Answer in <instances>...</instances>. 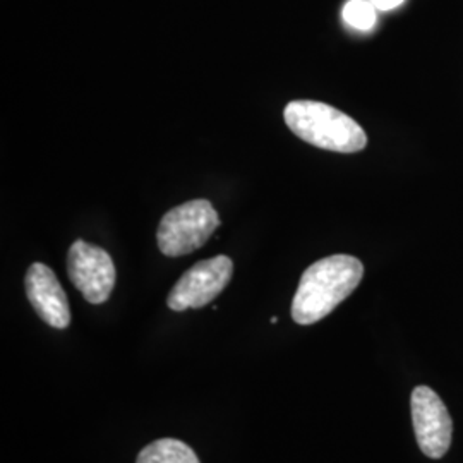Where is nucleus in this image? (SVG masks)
I'll return each mask as SVG.
<instances>
[{
	"mask_svg": "<svg viewBox=\"0 0 463 463\" xmlns=\"http://www.w3.org/2000/svg\"><path fill=\"white\" fill-rule=\"evenodd\" d=\"M376 7L369 0H348L344 7V21L359 32H369L376 26Z\"/></svg>",
	"mask_w": 463,
	"mask_h": 463,
	"instance_id": "nucleus-9",
	"label": "nucleus"
},
{
	"mask_svg": "<svg viewBox=\"0 0 463 463\" xmlns=\"http://www.w3.org/2000/svg\"><path fill=\"white\" fill-rule=\"evenodd\" d=\"M136 463H201L194 449L181 439L164 438L149 443L137 455Z\"/></svg>",
	"mask_w": 463,
	"mask_h": 463,
	"instance_id": "nucleus-8",
	"label": "nucleus"
},
{
	"mask_svg": "<svg viewBox=\"0 0 463 463\" xmlns=\"http://www.w3.org/2000/svg\"><path fill=\"white\" fill-rule=\"evenodd\" d=\"M67 275L90 304L107 302L116 287V265L105 249L76 241L67 252Z\"/></svg>",
	"mask_w": 463,
	"mask_h": 463,
	"instance_id": "nucleus-5",
	"label": "nucleus"
},
{
	"mask_svg": "<svg viewBox=\"0 0 463 463\" xmlns=\"http://www.w3.org/2000/svg\"><path fill=\"white\" fill-rule=\"evenodd\" d=\"M26 298L34 313L52 328L66 330L71 325V307L62 285L55 273L43 263L30 266L24 279Z\"/></svg>",
	"mask_w": 463,
	"mask_h": 463,
	"instance_id": "nucleus-7",
	"label": "nucleus"
},
{
	"mask_svg": "<svg viewBox=\"0 0 463 463\" xmlns=\"http://www.w3.org/2000/svg\"><path fill=\"white\" fill-rule=\"evenodd\" d=\"M283 118L292 133L316 148L357 153L367 146L364 129L328 103L294 99L285 107Z\"/></svg>",
	"mask_w": 463,
	"mask_h": 463,
	"instance_id": "nucleus-2",
	"label": "nucleus"
},
{
	"mask_svg": "<svg viewBox=\"0 0 463 463\" xmlns=\"http://www.w3.org/2000/svg\"><path fill=\"white\" fill-rule=\"evenodd\" d=\"M415 439L430 458H443L451 447L453 422L445 402L430 386H417L411 397Z\"/></svg>",
	"mask_w": 463,
	"mask_h": 463,
	"instance_id": "nucleus-6",
	"label": "nucleus"
},
{
	"mask_svg": "<svg viewBox=\"0 0 463 463\" xmlns=\"http://www.w3.org/2000/svg\"><path fill=\"white\" fill-rule=\"evenodd\" d=\"M220 225V218L208 199H193L172 208L162 218L156 241L162 254L179 258L206 244Z\"/></svg>",
	"mask_w": 463,
	"mask_h": 463,
	"instance_id": "nucleus-3",
	"label": "nucleus"
},
{
	"mask_svg": "<svg viewBox=\"0 0 463 463\" xmlns=\"http://www.w3.org/2000/svg\"><path fill=\"white\" fill-rule=\"evenodd\" d=\"M363 277L364 265L348 254L316 261L300 277L292 300V319L302 326L321 321L359 287Z\"/></svg>",
	"mask_w": 463,
	"mask_h": 463,
	"instance_id": "nucleus-1",
	"label": "nucleus"
},
{
	"mask_svg": "<svg viewBox=\"0 0 463 463\" xmlns=\"http://www.w3.org/2000/svg\"><path fill=\"white\" fill-rule=\"evenodd\" d=\"M232 273L233 263L229 256L222 254L199 261L174 285L166 298V306L175 313L204 307L225 290Z\"/></svg>",
	"mask_w": 463,
	"mask_h": 463,
	"instance_id": "nucleus-4",
	"label": "nucleus"
},
{
	"mask_svg": "<svg viewBox=\"0 0 463 463\" xmlns=\"http://www.w3.org/2000/svg\"><path fill=\"white\" fill-rule=\"evenodd\" d=\"M378 11H392L398 5H402L405 0H369Z\"/></svg>",
	"mask_w": 463,
	"mask_h": 463,
	"instance_id": "nucleus-10",
	"label": "nucleus"
}]
</instances>
